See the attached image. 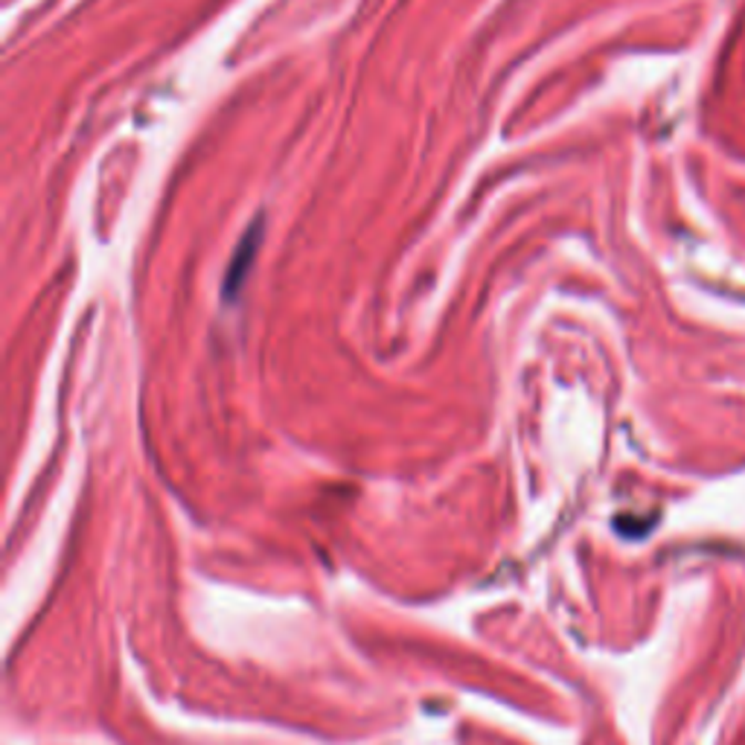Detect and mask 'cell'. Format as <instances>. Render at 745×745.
Here are the masks:
<instances>
[{
	"label": "cell",
	"instance_id": "obj_1",
	"mask_svg": "<svg viewBox=\"0 0 745 745\" xmlns=\"http://www.w3.org/2000/svg\"><path fill=\"white\" fill-rule=\"evenodd\" d=\"M259 242H262V221L257 219V225H251L248 234L242 236V242L236 245L234 259H230V266H228V275H225V283H221V294H225V300L239 298V289H242V283L248 280V275H251L253 259H257V251H259Z\"/></svg>",
	"mask_w": 745,
	"mask_h": 745
}]
</instances>
